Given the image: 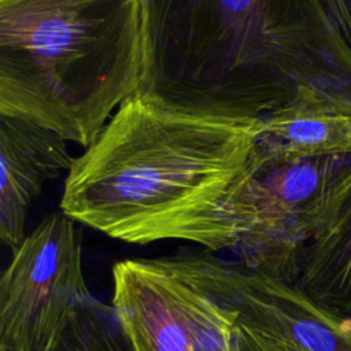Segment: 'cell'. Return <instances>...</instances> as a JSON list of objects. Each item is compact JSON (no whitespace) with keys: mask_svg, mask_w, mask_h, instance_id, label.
I'll return each mask as SVG.
<instances>
[{"mask_svg":"<svg viewBox=\"0 0 351 351\" xmlns=\"http://www.w3.org/2000/svg\"><path fill=\"white\" fill-rule=\"evenodd\" d=\"M261 126L137 93L75 158L60 211L130 244L185 240L234 252L250 222Z\"/></svg>","mask_w":351,"mask_h":351,"instance_id":"6da1fadb","label":"cell"},{"mask_svg":"<svg viewBox=\"0 0 351 351\" xmlns=\"http://www.w3.org/2000/svg\"><path fill=\"white\" fill-rule=\"evenodd\" d=\"M140 93L226 117L351 114V45L322 0H145Z\"/></svg>","mask_w":351,"mask_h":351,"instance_id":"7a4b0ae2","label":"cell"},{"mask_svg":"<svg viewBox=\"0 0 351 351\" xmlns=\"http://www.w3.org/2000/svg\"><path fill=\"white\" fill-rule=\"evenodd\" d=\"M147 62L145 0H0V115L86 149Z\"/></svg>","mask_w":351,"mask_h":351,"instance_id":"3957f363","label":"cell"},{"mask_svg":"<svg viewBox=\"0 0 351 351\" xmlns=\"http://www.w3.org/2000/svg\"><path fill=\"white\" fill-rule=\"evenodd\" d=\"M111 273V306L134 351H234L239 313L214 255L126 258Z\"/></svg>","mask_w":351,"mask_h":351,"instance_id":"277c9868","label":"cell"},{"mask_svg":"<svg viewBox=\"0 0 351 351\" xmlns=\"http://www.w3.org/2000/svg\"><path fill=\"white\" fill-rule=\"evenodd\" d=\"M351 199V154L298 159L261 156L250 185V222L239 263L298 281L303 247L325 232Z\"/></svg>","mask_w":351,"mask_h":351,"instance_id":"5b68a950","label":"cell"},{"mask_svg":"<svg viewBox=\"0 0 351 351\" xmlns=\"http://www.w3.org/2000/svg\"><path fill=\"white\" fill-rule=\"evenodd\" d=\"M77 223L52 213L12 251L0 281L1 351H40L66 313L90 293Z\"/></svg>","mask_w":351,"mask_h":351,"instance_id":"8992f818","label":"cell"},{"mask_svg":"<svg viewBox=\"0 0 351 351\" xmlns=\"http://www.w3.org/2000/svg\"><path fill=\"white\" fill-rule=\"evenodd\" d=\"M215 270L239 321L288 351H351V317L314 300L298 281L215 258Z\"/></svg>","mask_w":351,"mask_h":351,"instance_id":"52a82bcc","label":"cell"},{"mask_svg":"<svg viewBox=\"0 0 351 351\" xmlns=\"http://www.w3.org/2000/svg\"><path fill=\"white\" fill-rule=\"evenodd\" d=\"M67 141L37 123L0 115V239L12 251L26 237V217L49 180L70 171Z\"/></svg>","mask_w":351,"mask_h":351,"instance_id":"ba28073f","label":"cell"},{"mask_svg":"<svg viewBox=\"0 0 351 351\" xmlns=\"http://www.w3.org/2000/svg\"><path fill=\"white\" fill-rule=\"evenodd\" d=\"M262 158L298 159L351 154V114L288 108L262 119Z\"/></svg>","mask_w":351,"mask_h":351,"instance_id":"9c48e42d","label":"cell"},{"mask_svg":"<svg viewBox=\"0 0 351 351\" xmlns=\"http://www.w3.org/2000/svg\"><path fill=\"white\" fill-rule=\"evenodd\" d=\"M298 284L322 306L351 317V199L332 225L303 247Z\"/></svg>","mask_w":351,"mask_h":351,"instance_id":"30bf717a","label":"cell"},{"mask_svg":"<svg viewBox=\"0 0 351 351\" xmlns=\"http://www.w3.org/2000/svg\"><path fill=\"white\" fill-rule=\"evenodd\" d=\"M40 351H134L111 304L92 293L66 313Z\"/></svg>","mask_w":351,"mask_h":351,"instance_id":"8fae6325","label":"cell"},{"mask_svg":"<svg viewBox=\"0 0 351 351\" xmlns=\"http://www.w3.org/2000/svg\"><path fill=\"white\" fill-rule=\"evenodd\" d=\"M234 351H288L274 340L237 319L234 328Z\"/></svg>","mask_w":351,"mask_h":351,"instance_id":"7c38bea8","label":"cell"},{"mask_svg":"<svg viewBox=\"0 0 351 351\" xmlns=\"http://www.w3.org/2000/svg\"><path fill=\"white\" fill-rule=\"evenodd\" d=\"M322 3L351 45V0H322Z\"/></svg>","mask_w":351,"mask_h":351,"instance_id":"4fadbf2b","label":"cell"}]
</instances>
